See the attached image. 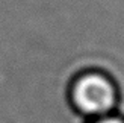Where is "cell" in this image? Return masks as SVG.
<instances>
[{
  "label": "cell",
  "instance_id": "obj_1",
  "mask_svg": "<svg viewBox=\"0 0 124 123\" xmlns=\"http://www.w3.org/2000/svg\"><path fill=\"white\" fill-rule=\"evenodd\" d=\"M118 96V85L114 78L98 69L77 73L68 87L70 105L77 114L89 120L114 114Z\"/></svg>",
  "mask_w": 124,
  "mask_h": 123
},
{
  "label": "cell",
  "instance_id": "obj_2",
  "mask_svg": "<svg viewBox=\"0 0 124 123\" xmlns=\"http://www.w3.org/2000/svg\"><path fill=\"white\" fill-rule=\"evenodd\" d=\"M88 123H124V117L116 114H109L104 117H98V119H92Z\"/></svg>",
  "mask_w": 124,
  "mask_h": 123
}]
</instances>
